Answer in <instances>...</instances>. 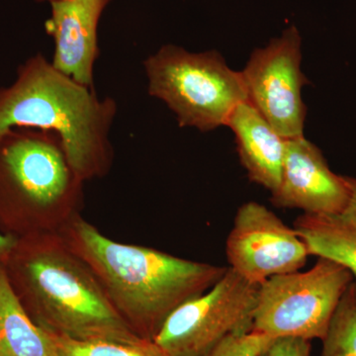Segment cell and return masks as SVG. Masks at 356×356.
<instances>
[{
	"label": "cell",
	"mask_w": 356,
	"mask_h": 356,
	"mask_svg": "<svg viewBox=\"0 0 356 356\" xmlns=\"http://www.w3.org/2000/svg\"><path fill=\"white\" fill-rule=\"evenodd\" d=\"M58 234L90 267L131 329L149 341L173 311L208 291L228 269L115 242L81 215Z\"/></svg>",
	"instance_id": "obj_1"
},
{
	"label": "cell",
	"mask_w": 356,
	"mask_h": 356,
	"mask_svg": "<svg viewBox=\"0 0 356 356\" xmlns=\"http://www.w3.org/2000/svg\"><path fill=\"white\" fill-rule=\"evenodd\" d=\"M2 266L18 301L42 329L79 341H149L131 329L60 234L18 238Z\"/></svg>",
	"instance_id": "obj_2"
},
{
	"label": "cell",
	"mask_w": 356,
	"mask_h": 356,
	"mask_svg": "<svg viewBox=\"0 0 356 356\" xmlns=\"http://www.w3.org/2000/svg\"><path fill=\"white\" fill-rule=\"evenodd\" d=\"M117 113L116 100L65 76L41 53L19 65L13 83L0 86V134L20 128L56 134L83 182L111 170Z\"/></svg>",
	"instance_id": "obj_3"
},
{
	"label": "cell",
	"mask_w": 356,
	"mask_h": 356,
	"mask_svg": "<svg viewBox=\"0 0 356 356\" xmlns=\"http://www.w3.org/2000/svg\"><path fill=\"white\" fill-rule=\"evenodd\" d=\"M84 182L56 134H0V232L18 238L60 233L83 205Z\"/></svg>",
	"instance_id": "obj_4"
},
{
	"label": "cell",
	"mask_w": 356,
	"mask_h": 356,
	"mask_svg": "<svg viewBox=\"0 0 356 356\" xmlns=\"http://www.w3.org/2000/svg\"><path fill=\"white\" fill-rule=\"evenodd\" d=\"M147 92L165 103L181 128L201 132L226 126L248 102L242 72L232 70L217 51L191 53L165 44L143 63Z\"/></svg>",
	"instance_id": "obj_5"
},
{
	"label": "cell",
	"mask_w": 356,
	"mask_h": 356,
	"mask_svg": "<svg viewBox=\"0 0 356 356\" xmlns=\"http://www.w3.org/2000/svg\"><path fill=\"white\" fill-rule=\"evenodd\" d=\"M353 281L348 268L325 257L309 270L273 276L259 286L252 331L322 341Z\"/></svg>",
	"instance_id": "obj_6"
},
{
	"label": "cell",
	"mask_w": 356,
	"mask_h": 356,
	"mask_svg": "<svg viewBox=\"0 0 356 356\" xmlns=\"http://www.w3.org/2000/svg\"><path fill=\"white\" fill-rule=\"evenodd\" d=\"M259 286L233 269L170 314L154 343L165 356H206L225 337L252 331Z\"/></svg>",
	"instance_id": "obj_7"
},
{
	"label": "cell",
	"mask_w": 356,
	"mask_h": 356,
	"mask_svg": "<svg viewBox=\"0 0 356 356\" xmlns=\"http://www.w3.org/2000/svg\"><path fill=\"white\" fill-rule=\"evenodd\" d=\"M302 38L291 25L250 56L242 72L248 102L284 139L303 137L307 108L302 89Z\"/></svg>",
	"instance_id": "obj_8"
},
{
	"label": "cell",
	"mask_w": 356,
	"mask_h": 356,
	"mask_svg": "<svg viewBox=\"0 0 356 356\" xmlns=\"http://www.w3.org/2000/svg\"><path fill=\"white\" fill-rule=\"evenodd\" d=\"M229 268L254 284L306 266L309 250L294 228L254 201L236 212L226 243Z\"/></svg>",
	"instance_id": "obj_9"
},
{
	"label": "cell",
	"mask_w": 356,
	"mask_h": 356,
	"mask_svg": "<svg viewBox=\"0 0 356 356\" xmlns=\"http://www.w3.org/2000/svg\"><path fill=\"white\" fill-rule=\"evenodd\" d=\"M350 198L346 175L332 172L316 145L304 136L286 140L280 184L271 193L274 206L331 215L343 211Z\"/></svg>",
	"instance_id": "obj_10"
},
{
	"label": "cell",
	"mask_w": 356,
	"mask_h": 356,
	"mask_svg": "<svg viewBox=\"0 0 356 356\" xmlns=\"http://www.w3.org/2000/svg\"><path fill=\"white\" fill-rule=\"evenodd\" d=\"M111 0H58L51 2L46 32L53 37L55 69L77 83L95 88V67L99 57L98 25Z\"/></svg>",
	"instance_id": "obj_11"
},
{
	"label": "cell",
	"mask_w": 356,
	"mask_h": 356,
	"mask_svg": "<svg viewBox=\"0 0 356 356\" xmlns=\"http://www.w3.org/2000/svg\"><path fill=\"white\" fill-rule=\"evenodd\" d=\"M250 181L273 193L280 184L286 139L248 102L241 103L227 125Z\"/></svg>",
	"instance_id": "obj_12"
},
{
	"label": "cell",
	"mask_w": 356,
	"mask_h": 356,
	"mask_svg": "<svg viewBox=\"0 0 356 356\" xmlns=\"http://www.w3.org/2000/svg\"><path fill=\"white\" fill-rule=\"evenodd\" d=\"M350 198L337 214H302L294 228L309 254L332 259L348 268L356 281V177H348Z\"/></svg>",
	"instance_id": "obj_13"
},
{
	"label": "cell",
	"mask_w": 356,
	"mask_h": 356,
	"mask_svg": "<svg viewBox=\"0 0 356 356\" xmlns=\"http://www.w3.org/2000/svg\"><path fill=\"white\" fill-rule=\"evenodd\" d=\"M0 356H58L48 332L24 310L0 264Z\"/></svg>",
	"instance_id": "obj_14"
},
{
	"label": "cell",
	"mask_w": 356,
	"mask_h": 356,
	"mask_svg": "<svg viewBox=\"0 0 356 356\" xmlns=\"http://www.w3.org/2000/svg\"><path fill=\"white\" fill-rule=\"evenodd\" d=\"M321 356H356V281L339 302L327 334Z\"/></svg>",
	"instance_id": "obj_15"
},
{
	"label": "cell",
	"mask_w": 356,
	"mask_h": 356,
	"mask_svg": "<svg viewBox=\"0 0 356 356\" xmlns=\"http://www.w3.org/2000/svg\"><path fill=\"white\" fill-rule=\"evenodd\" d=\"M46 331V330H44ZM48 332L58 356H165L154 341H79Z\"/></svg>",
	"instance_id": "obj_16"
},
{
	"label": "cell",
	"mask_w": 356,
	"mask_h": 356,
	"mask_svg": "<svg viewBox=\"0 0 356 356\" xmlns=\"http://www.w3.org/2000/svg\"><path fill=\"white\" fill-rule=\"evenodd\" d=\"M273 339L255 331L236 332L225 337L206 356H261Z\"/></svg>",
	"instance_id": "obj_17"
},
{
	"label": "cell",
	"mask_w": 356,
	"mask_h": 356,
	"mask_svg": "<svg viewBox=\"0 0 356 356\" xmlns=\"http://www.w3.org/2000/svg\"><path fill=\"white\" fill-rule=\"evenodd\" d=\"M311 341L300 337H275L261 356H311Z\"/></svg>",
	"instance_id": "obj_18"
},
{
	"label": "cell",
	"mask_w": 356,
	"mask_h": 356,
	"mask_svg": "<svg viewBox=\"0 0 356 356\" xmlns=\"http://www.w3.org/2000/svg\"><path fill=\"white\" fill-rule=\"evenodd\" d=\"M16 241L13 236L4 235L0 232V264H3L8 259Z\"/></svg>",
	"instance_id": "obj_19"
},
{
	"label": "cell",
	"mask_w": 356,
	"mask_h": 356,
	"mask_svg": "<svg viewBox=\"0 0 356 356\" xmlns=\"http://www.w3.org/2000/svg\"><path fill=\"white\" fill-rule=\"evenodd\" d=\"M36 1H38V2L49 1L51 3V2H53V1H58V0H36Z\"/></svg>",
	"instance_id": "obj_20"
}]
</instances>
